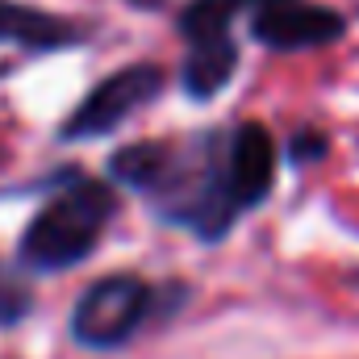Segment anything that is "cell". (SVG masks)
Instances as JSON below:
<instances>
[{"mask_svg": "<svg viewBox=\"0 0 359 359\" xmlns=\"http://www.w3.org/2000/svg\"><path fill=\"white\" fill-rule=\"evenodd\" d=\"M117 188L147 201L151 217L217 247L276 192V138L264 121H234L180 138H138L104 159Z\"/></svg>", "mask_w": 359, "mask_h": 359, "instance_id": "6da1fadb", "label": "cell"}, {"mask_svg": "<svg viewBox=\"0 0 359 359\" xmlns=\"http://www.w3.org/2000/svg\"><path fill=\"white\" fill-rule=\"evenodd\" d=\"M121 213V196L113 180H96L80 168H63L50 180L46 201L25 217L13 264L25 276H63L88 264Z\"/></svg>", "mask_w": 359, "mask_h": 359, "instance_id": "7a4b0ae2", "label": "cell"}, {"mask_svg": "<svg viewBox=\"0 0 359 359\" xmlns=\"http://www.w3.org/2000/svg\"><path fill=\"white\" fill-rule=\"evenodd\" d=\"M184 297V284H151L134 271H109L84 284V292L76 297L67 313V334L80 351H121L155 322V313H176Z\"/></svg>", "mask_w": 359, "mask_h": 359, "instance_id": "3957f363", "label": "cell"}, {"mask_svg": "<svg viewBox=\"0 0 359 359\" xmlns=\"http://www.w3.org/2000/svg\"><path fill=\"white\" fill-rule=\"evenodd\" d=\"M251 13V0H188L176 17L184 38V63H180V92L196 104L217 100L230 88L243 50L234 38V25Z\"/></svg>", "mask_w": 359, "mask_h": 359, "instance_id": "277c9868", "label": "cell"}, {"mask_svg": "<svg viewBox=\"0 0 359 359\" xmlns=\"http://www.w3.org/2000/svg\"><path fill=\"white\" fill-rule=\"evenodd\" d=\"M168 88V72L159 63H126L109 76H100L80 100L76 109L63 117L59 126V142H96V138H109L117 134L138 109L155 104Z\"/></svg>", "mask_w": 359, "mask_h": 359, "instance_id": "5b68a950", "label": "cell"}, {"mask_svg": "<svg viewBox=\"0 0 359 359\" xmlns=\"http://www.w3.org/2000/svg\"><path fill=\"white\" fill-rule=\"evenodd\" d=\"M247 34L276 55L326 50L347 34V17L322 0H251Z\"/></svg>", "mask_w": 359, "mask_h": 359, "instance_id": "8992f818", "label": "cell"}, {"mask_svg": "<svg viewBox=\"0 0 359 359\" xmlns=\"http://www.w3.org/2000/svg\"><path fill=\"white\" fill-rule=\"evenodd\" d=\"M84 38L88 29L72 17H59L25 0H0V42L25 55H63V50L84 46Z\"/></svg>", "mask_w": 359, "mask_h": 359, "instance_id": "52a82bcc", "label": "cell"}, {"mask_svg": "<svg viewBox=\"0 0 359 359\" xmlns=\"http://www.w3.org/2000/svg\"><path fill=\"white\" fill-rule=\"evenodd\" d=\"M25 271L8 268V264H0V330H13V326H21L25 318H29V309H34V292H29V284L21 280Z\"/></svg>", "mask_w": 359, "mask_h": 359, "instance_id": "ba28073f", "label": "cell"}, {"mask_svg": "<svg viewBox=\"0 0 359 359\" xmlns=\"http://www.w3.org/2000/svg\"><path fill=\"white\" fill-rule=\"evenodd\" d=\"M326 147H330V138H326L322 130L301 126L297 134H288V142H284V159H288L292 168H309V163L326 159Z\"/></svg>", "mask_w": 359, "mask_h": 359, "instance_id": "9c48e42d", "label": "cell"}, {"mask_svg": "<svg viewBox=\"0 0 359 359\" xmlns=\"http://www.w3.org/2000/svg\"><path fill=\"white\" fill-rule=\"evenodd\" d=\"M0 163H4V151H0Z\"/></svg>", "mask_w": 359, "mask_h": 359, "instance_id": "30bf717a", "label": "cell"}]
</instances>
